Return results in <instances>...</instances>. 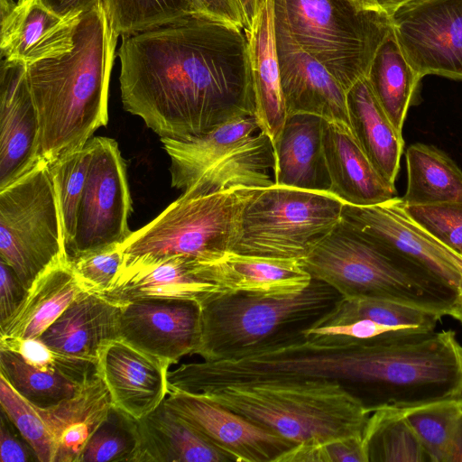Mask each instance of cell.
<instances>
[{"mask_svg":"<svg viewBox=\"0 0 462 462\" xmlns=\"http://www.w3.org/2000/svg\"><path fill=\"white\" fill-rule=\"evenodd\" d=\"M118 36L154 28L200 13L196 0H102Z\"/></svg>","mask_w":462,"mask_h":462,"instance_id":"d590c367","label":"cell"},{"mask_svg":"<svg viewBox=\"0 0 462 462\" xmlns=\"http://www.w3.org/2000/svg\"><path fill=\"white\" fill-rule=\"evenodd\" d=\"M84 291L69 259L59 260L35 279L21 307L0 325V336L38 338Z\"/></svg>","mask_w":462,"mask_h":462,"instance_id":"4316f807","label":"cell"},{"mask_svg":"<svg viewBox=\"0 0 462 462\" xmlns=\"http://www.w3.org/2000/svg\"><path fill=\"white\" fill-rule=\"evenodd\" d=\"M450 316L462 323V281L457 287V298Z\"/></svg>","mask_w":462,"mask_h":462,"instance_id":"816d5d0a","label":"cell"},{"mask_svg":"<svg viewBox=\"0 0 462 462\" xmlns=\"http://www.w3.org/2000/svg\"><path fill=\"white\" fill-rule=\"evenodd\" d=\"M0 403L10 422L33 449L38 461L54 462L56 446L48 428L34 407L0 374Z\"/></svg>","mask_w":462,"mask_h":462,"instance_id":"f35d334b","label":"cell"},{"mask_svg":"<svg viewBox=\"0 0 462 462\" xmlns=\"http://www.w3.org/2000/svg\"><path fill=\"white\" fill-rule=\"evenodd\" d=\"M39 123L27 64L2 59L0 69V189L38 162Z\"/></svg>","mask_w":462,"mask_h":462,"instance_id":"e0dca14e","label":"cell"},{"mask_svg":"<svg viewBox=\"0 0 462 462\" xmlns=\"http://www.w3.org/2000/svg\"><path fill=\"white\" fill-rule=\"evenodd\" d=\"M344 204L328 191L263 188L245 207L230 252L300 261L340 223Z\"/></svg>","mask_w":462,"mask_h":462,"instance_id":"ba28073f","label":"cell"},{"mask_svg":"<svg viewBox=\"0 0 462 462\" xmlns=\"http://www.w3.org/2000/svg\"><path fill=\"white\" fill-rule=\"evenodd\" d=\"M90 143L91 162L69 260L121 245L133 233L127 222L132 200L126 166L118 144L103 136Z\"/></svg>","mask_w":462,"mask_h":462,"instance_id":"30bf717a","label":"cell"},{"mask_svg":"<svg viewBox=\"0 0 462 462\" xmlns=\"http://www.w3.org/2000/svg\"><path fill=\"white\" fill-rule=\"evenodd\" d=\"M169 393L164 404L230 461L277 462L296 445L201 394Z\"/></svg>","mask_w":462,"mask_h":462,"instance_id":"4fadbf2b","label":"cell"},{"mask_svg":"<svg viewBox=\"0 0 462 462\" xmlns=\"http://www.w3.org/2000/svg\"><path fill=\"white\" fill-rule=\"evenodd\" d=\"M401 205L406 215L444 247L462 258V202Z\"/></svg>","mask_w":462,"mask_h":462,"instance_id":"ab89813d","label":"cell"},{"mask_svg":"<svg viewBox=\"0 0 462 462\" xmlns=\"http://www.w3.org/2000/svg\"><path fill=\"white\" fill-rule=\"evenodd\" d=\"M220 292L227 291L206 277L203 261L175 256L116 276L109 290L100 296L119 306L150 299L193 300L199 304Z\"/></svg>","mask_w":462,"mask_h":462,"instance_id":"44dd1931","label":"cell"},{"mask_svg":"<svg viewBox=\"0 0 462 462\" xmlns=\"http://www.w3.org/2000/svg\"><path fill=\"white\" fill-rule=\"evenodd\" d=\"M27 291L13 268L0 260V325L21 307Z\"/></svg>","mask_w":462,"mask_h":462,"instance_id":"ee69618b","label":"cell"},{"mask_svg":"<svg viewBox=\"0 0 462 462\" xmlns=\"http://www.w3.org/2000/svg\"><path fill=\"white\" fill-rule=\"evenodd\" d=\"M117 38L101 2L80 16L69 51L27 65L39 161L51 164L83 148L106 125Z\"/></svg>","mask_w":462,"mask_h":462,"instance_id":"7a4b0ae2","label":"cell"},{"mask_svg":"<svg viewBox=\"0 0 462 462\" xmlns=\"http://www.w3.org/2000/svg\"><path fill=\"white\" fill-rule=\"evenodd\" d=\"M197 393L295 444L363 436L370 415L346 388L322 379L230 383Z\"/></svg>","mask_w":462,"mask_h":462,"instance_id":"3957f363","label":"cell"},{"mask_svg":"<svg viewBox=\"0 0 462 462\" xmlns=\"http://www.w3.org/2000/svg\"><path fill=\"white\" fill-rule=\"evenodd\" d=\"M138 443L137 420L112 407L88 439L78 462H134Z\"/></svg>","mask_w":462,"mask_h":462,"instance_id":"74e56055","label":"cell"},{"mask_svg":"<svg viewBox=\"0 0 462 462\" xmlns=\"http://www.w3.org/2000/svg\"><path fill=\"white\" fill-rule=\"evenodd\" d=\"M87 291L104 294L112 286L123 263L121 245L69 260Z\"/></svg>","mask_w":462,"mask_h":462,"instance_id":"b9f144b4","label":"cell"},{"mask_svg":"<svg viewBox=\"0 0 462 462\" xmlns=\"http://www.w3.org/2000/svg\"><path fill=\"white\" fill-rule=\"evenodd\" d=\"M414 0H371L373 5L390 17L403 5Z\"/></svg>","mask_w":462,"mask_h":462,"instance_id":"f907efd6","label":"cell"},{"mask_svg":"<svg viewBox=\"0 0 462 462\" xmlns=\"http://www.w3.org/2000/svg\"><path fill=\"white\" fill-rule=\"evenodd\" d=\"M245 32L252 69L254 117L260 132L270 138L274 148L287 114L276 52L273 0L263 4L253 26Z\"/></svg>","mask_w":462,"mask_h":462,"instance_id":"7402d4cb","label":"cell"},{"mask_svg":"<svg viewBox=\"0 0 462 462\" xmlns=\"http://www.w3.org/2000/svg\"><path fill=\"white\" fill-rule=\"evenodd\" d=\"M204 271L210 282L227 292L288 294L302 291L312 281L300 260L232 252L204 262Z\"/></svg>","mask_w":462,"mask_h":462,"instance_id":"cb8c5ba5","label":"cell"},{"mask_svg":"<svg viewBox=\"0 0 462 462\" xmlns=\"http://www.w3.org/2000/svg\"><path fill=\"white\" fill-rule=\"evenodd\" d=\"M446 462H462V414L452 435Z\"/></svg>","mask_w":462,"mask_h":462,"instance_id":"c3c4849f","label":"cell"},{"mask_svg":"<svg viewBox=\"0 0 462 462\" xmlns=\"http://www.w3.org/2000/svg\"><path fill=\"white\" fill-rule=\"evenodd\" d=\"M341 221L457 290L462 281V258L413 222L404 212L401 198L373 206L344 204Z\"/></svg>","mask_w":462,"mask_h":462,"instance_id":"7c38bea8","label":"cell"},{"mask_svg":"<svg viewBox=\"0 0 462 462\" xmlns=\"http://www.w3.org/2000/svg\"><path fill=\"white\" fill-rule=\"evenodd\" d=\"M121 37L123 106L161 138L188 139L254 116L248 41L241 27L195 13Z\"/></svg>","mask_w":462,"mask_h":462,"instance_id":"6da1fadb","label":"cell"},{"mask_svg":"<svg viewBox=\"0 0 462 462\" xmlns=\"http://www.w3.org/2000/svg\"><path fill=\"white\" fill-rule=\"evenodd\" d=\"M262 189L236 186L202 196L181 194L121 245L116 276L175 256L208 262L230 252L245 207Z\"/></svg>","mask_w":462,"mask_h":462,"instance_id":"8992f818","label":"cell"},{"mask_svg":"<svg viewBox=\"0 0 462 462\" xmlns=\"http://www.w3.org/2000/svg\"><path fill=\"white\" fill-rule=\"evenodd\" d=\"M341 298L335 289L315 279L302 291L288 294H214L199 303L194 354L205 361L239 358L300 333Z\"/></svg>","mask_w":462,"mask_h":462,"instance_id":"5b68a950","label":"cell"},{"mask_svg":"<svg viewBox=\"0 0 462 462\" xmlns=\"http://www.w3.org/2000/svg\"><path fill=\"white\" fill-rule=\"evenodd\" d=\"M9 419L2 411L0 421V456L2 462H28L37 459L28 448L14 434L8 427ZM38 460V459H37Z\"/></svg>","mask_w":462,"mask_h":462,"instance_id":"f6af8a7d","label":"cell"},{"mask_svg":"<svg viewBox=\"0 0 462 462\" xmlns=\"http://www.w3.org/2000/svg\"><path fill=\"white\" fill-rule=\"evenodd\" d=\"M274 184L328 191L329 178L322 149V118L310 114L287 116L274 146Z\"/></svg>","mask_w":462,"mask_h":462,"instance_id":"d4e9b609","label":"cell"},{"mask_svg":"<svg viewBox=\"0 0 462 462\" xmlns=\"http://www.w3.org/2000/svg\"><path fill=\"white\" fill-rule=\"evenodd\" d=\"M236 2L244 19L245 31H248L253 26L259 12L256 0H236Z\"/></svg>","mask_w":462,"mask_h":462,"instance_id":"681fc988","label":"cell"},{"mask_svg":"<svg viewBox=\"0 0 462 462\" xmlns=\"http://www.w3.org/2000/svg\"><path fill=\"white\" fill-rule=\"evenodd\" d=\"M119 338L171 365L194 354L199 336V304L150 299L124 304Z\"/></svg>","mask_w":462,"mask_h":462,"instance_id":"9a60e30c","label":"cell"},{"mask_svg":"<svg viewBox=\"0 0 462 462\" xmlns=\"http://www.w3.org/2000/svg\"><path fill=\"white\" fill-rule=\"evenodd\" d=\"M322 149L328 192L353 206H373L397 196L395 186L377 172L347 126L322 119Z\"/></svg>","mask_w":462,"mask_h":462,"instance_id":"d6986e66","label":"cell"},{"mask_svg":"<svg viewBox=\"0 0 462 462\" xmlns=\"http://www.w3.org/2000/svg\"><path fill=\"white\" fill-rule=\"evenodd\" d=\"M256 130H260L259 125L254 116H250L226 122L199 136L183 140L161 138L171 159V186L187 190L208 168Z\"/></svg>","mask_w":462,"mask_h":462,"instance_id":"f1b7e54d","label":"cell"},{"mask_svg":"<svg viewBox=\"0 0 462 462\" xmlns=\"http://www.w3.org/2000/svg\"><path fill=\"white\" fill-rule=\"evenodd\" d=\"M92 156L90 140L50 165L60 211L64 244L69 258L76 238L78 216Z\"/></svg>","mask_w":462,"mask_h":462,"instance_id":"e575fe53","label":"cell"},{"mask_svg":"<svg viewBox=\"0 0 462 462\" xmlns=\"http://www.w3.org/2000/svg\"><path fill=\"white\" fill-rule=\"evenodd\" d=\"M392 18L396 40L422 79L462 80V0H414Z\"/></svg>","mask_w":462,"mask_h":462,"instance_id":"8fae6325","label":"cell"},{"mask_svg":"<svg viewBox=\"0 0 462 462\" xmlns=\"http://www.w3.org/2000/svg\"><path fill=\"white\" fill-rule=\"evenodd\" d=\"M352 133L372 165L389 184H395L404 141L376 97L366 77L346 91Z\"/></svg>","mask_w":462,"mask_h":462,"instance_id":"484cf974","label":"cell"},{"mask_svg":"<svg viewBox=\"0 0 462 462\" xmlns=\"http://www.w3.org/2000/svg\"><path fill=\"white\" fill-rule=\"evenodd\" d=\"M366 79L389 119L402 133L408 109L421 78L404 55L393 28L377 49Z\"/></svg>","mask_w":462,"mask_h":462,"instance_id":"f546056e","label":"cell"},{"mask_svg":"<svg viewBox=\"0 0 462 462\" xmlns=\"http://www.w3.org/2000/svg\"><path fill=\"white\" fill-rule=\"evenodd\" d=\"M169 365L121 338L104 342L97 351V373L113 407L134 420L155 410L169 393Z\"/></svg>","mask_w":462,"mask_h":462,"instance_id":"2e32d148","label":"cell"},{"mask_svg":"<svg viewBox=\"0 0 462 462\" xmlns=\"http://www.w3.org/2000/svg\"><path fill=\"white\" fill-rule=\"evenodd\" d=\"M266 0H256V3H257V7L258 9L260 10L261 6L263 5V4L265 2Z\"/></svg>","mask_w":462,"mask_h":462,"instance_id":"f5cc1de1","label":"cell"},{"mask_svg":"<svg viewBox=\"0 0 462 462\" xmlns=\"http://www.w3.org/2000/svg\"><path fill=\"white\" fill-rule=\"evenodd\" d=\"M121 307L84 291L38 337L60 358L64 372L79 383L97 373L101 345L119 337Z\"/></svg>","mask_w":462,"mask_h":462,"instance_id":"5bb4252c","label":"cell"},{"mask_svg":"<svg viewBox=\"0 0 462 462\" xmlns=\"http://www.w3.org/2000/svg\"><path fill=\"white\" fill-rule=\"evenodd\" d=\"M64 257L68 255L52 175L49 163L39 161L0 189V258L29 289Z\"/></svg>","mask_w":462,"mask_h":462,"instance_id":"9c48e42d","label":"cell"},{"mask_svg":"<svg viewBox=\"0 0 462 462\" xmlns=\"http://www.w3.org/2000/svg\"><path fill=\"white\" fill-rule=\"evenodd\" d=\"M273 23L335 77L346 91L366 77L393 28L371 0H273Z\"/></svg>","mask_w":462,"mask_h":462,"instance_id":"52a82bcc","label":"cell"},{"mask_svg":"<svg viewBox=\"0 0 462 462\" xmlns=\"http://www.w3.org/2000/svg\"><path fill=\"white\" fill-rule=\"evenodd\" d=\"M368 462H430L402 409L372 411L363 431Z\"/></svg>","mask_w":462,"mask_h":462,"instance_id":"1f68e13d","label":"cell"},{"mask_svg":"<svg viewBox=\"0 0 462 462\" xmlns=\"http://www.w3.org/2000/svg\"><path fill=\"white\" fill-rule=\"evenodd\" d=\"M202 14L224 20L245 30V23L236 0H196Z\"/></svg>","mask_w":462,"mask_h":462,"instance_id":"bcb514c9","label":"cell"},{"mask_svg":"<svg viewBox=\"0 0 462 462\" xmlns=\"http://www.w3.org/2000/svg\"><path fill=\"white\" fill-rule=\"evenodd\" d=\"M442 317L401 303L370 299L342 297L328 311L310 326H337L357 319H370L396 330H434Z\"/></svg>","mask_w":462,"mask_h":462,"instance_id":"d6a6232c","label":"cell"},{"mask_svg":"<svg viewBox=\"0 0 462 462\" xmlns=\"http://www.w3.org/2000/svg\"><path fill=\"white\" fill-rule=\"evenodd\" d=\"M274 33L287 116L314 115L351 129L346 91L341 84L323 64L275 24Z\"/></svg>","mask_w":462,"mask_h":462,"instance_id":"ac0fdd59","label":"cell"},{"mask_svg":"<svg viewBox=\"0 0 462 462\" xmlns=\"http://www.w3.org/2000/svg\"><path fill=\"white\" fill-rule=\"evenodd\" d=\"M342 297L384 300L450 316L457 290L371 242L342 221L300 261Z\"/></svg>","mask_w":462,"mask_h":462,"instance_id":"277c9868","label":"cell"},{"mask_svg":"<svg viewBox=\"0 0 462 462\" xmlns=\"http://www.w3.org/2000/svg\"><path fill=\"white\" fill-rule=\"evenodd\" d=\"M0 374L32 405L42 409L70 398L82 384L60 370L32 365L18 353L1 348Z\"/></svg>","mask_w":462,"mask_h":462,"instance_id":"836d02e7","label":"cell"},{"mask_svg":"<svg viewBox=\"0 0 462 462\" xmlns=\"http://www.w3.org/2000/svg\"><path fill=\"white\" fill-rule=\"evenodd\" d=\"M0 348L18 353L32 365L41 368L57 369L64 373L59 356L39 338L0 336Z\"/></svg>","mask_w":462,"mask_h":462,"instance_id":"7bdbcfd3","label":"cell"},{"mask_svg":"<svg viewBox=\"0 0 462 462\" xmlns=\"http://www.w3.org/2000/svg\"><path fill=\"white\" fill-rule=\"evenodd\" d=\"M33 407L54 440V462H78L88 439L107 418L113 404L106 386L96 373L70 398L46 409Z\"/></svg>","mask_w":462,"mask_h":462,"instance_id":"603a6c76","label":"cell"},{"mask_svg":"<svg viewBox=\"0 0 462 462\" xmlns=\"http://www.w3.org/2000/svg\"><path fill=\"white\" fill-rule=\"evenodd\" d=\"M52 12L68 19H79L102 0H41Z\"/></svg>","mask_w":462,"mask_h":462,"instance_id":"7dc6e473","label":"cell"},{"mask_svg":"<svg viewBox=\"0 0 462 462\" xmlns=\"http://www.w3.org/2000/svg\"><path fill=\"white\" fill-rule=\"evenodd\" d=\"M277 462H368L363 436L323 443H300L283 453Z\"/></svg>","mask_w":462,"mask_h":462,"instance_id":"60d3db41","label":"cell"},{"mask_svg":"<svg viewBox=\"0 0 462 462\" xmlns=\"http://www.w3.org/2000/svg\"><path fill=\"white\" fill-rule=\"evenodd\" d=\"M402 410L430 462H446L452 435L462 414V397Z\"/></svg>","mask_w":462,"mask_h":462,"instance_id":"8d00e7d4","label":"cell"},{"mask_svg":"<svg viewBox=\"0 0 462 462\" xmlns=\"http://www.w3.org/2000/svg\"><path fill=\"white\" fill-rule=\"evenodd\" d=\"M134 462H227L230 459L162 402L137 420Z\"/></svg>","mask_w":462,"mask_h":462,"instance_id":"83f0119b","label":"cell"},{"mask_svg":"<svg viewBox=\"0 0 462 462\" xmlns=\"http://www.w3.org/2000/svg\"><path fill=\"white\" fill-rule=\"evenodd\" d=\"M407 189L402 201L424 206L462 202V171L444 152L414 143L405 152Z\"/></svg>","mask_w":462,"mask_h":462,"instance_id":"4dcf8cb0","label":"cell"},{"mask_svg":"<svg viewBox=\"0 0 462 462\" xmlns=\"http://www.w3.org/2000/svg\"><path fill=\"white\" fill-rule=\"evenodd\" d=\"M79 18L61 17L41 0H18L9 14L1 16L2 59L28 65L64 54L73 47Z\"/></svg>","mask_w":462,"mask_h":462,"instance_id":"ffe728a7","label":"cell"}]
</instances>
